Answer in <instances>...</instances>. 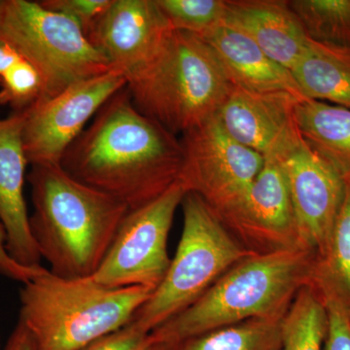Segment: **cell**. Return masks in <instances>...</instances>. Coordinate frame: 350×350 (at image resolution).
Masks as SVG:
<instances>
[{
	"label": "cell",
	"mask_w": 350,
	"mask_h": 350,
	"mask_svg": "<svg viewBox=\"0 0 350 350\" xmlns=\"http://www.w3.org/2000/svg\"><path fill=\"white\" fill-rule=\"evenodd\" d=\"M182 163L180 138L138 111L126 86L96 112L59 165L133 211L178 182Z\"/></svg>",
	"instance_id": "6da1fadb"
},
{
	"label": "cell",
	"mask_w": 350,
	"mask_h": 350,
	"mask_svg": "<svg viewBox=\"0 0 350 350\" xmlns=\"http://www.w3.org/2000/svg\"><path fill=\"white\" fill-rule=\"evenodd\" d=\"M33 213L29 227L53 275L87 278L107 254L130 209L123 202L76 180L59 165H33Z\"/></svg>",
	"instance_id": "7a4b0ae2"
},
{
	"label": "cell",
	"mask_w": 350,
	"mask_h": 350,
	"mask_svg": "<svg viewBox=\"0 0 350 350\" xmlns=\"http://www.w3.org/2000/svg\"><path fill=\"white\" fill-rule=\"evenodd\" d=\"M315 255L296 248L244 258L183 312L151 332L155 344L181 345L255 319H282L308 285Z\"/></svg>",
	"instance_id": "3957f363"
},
{
	"label": "cell",
	"mask_w": 350,
	"mask_h": 350,
	"mask_svg": "<svg viewBox=\"0 0 350 350\" xmlns=\"http://www.w3.org/2000/svg\"><path fill=\"white\" fill-rule=\"evenodd\" d=\"M153 290L107 288L93 278H64L46 269L23 284L19 320L38 350H81L130 323Z\"/></svg>",
	"instance_id": "277c9868"
},
{
	"label": "cell",
	"mask_w": 350,
	"mask_h": 350,
	"mask_svg": "<svg viewBox=\"0 0 350 350\" xmlns=\"http://www.w3.org/2000/svg\"><path fill=\"white\" fill-rule=\"evenodd\" d=\"M232 88L211 48L199 36L174 29L126 84L138 111L175 135L215 116Z\"/></svg>",
	"instance_id": "5b68a950"
},
{
	"label": "cell",
	"mask_w": 350,
	"mask_h": 350,
	"mask_svg": "<svg viewBox=\"0 0 350 350\" xmlns=\"http://www.w3.org/2000/svg\"><path fill=\"white\" fill-rule=\"evenodd\" d=\"M180 206L183 229L174 259L162 282L131 320L149 333L194 304L237 262L256 254L200 196L187 192Z\"/></svg>",
	"instance_id": "8992f818"
},
{
	"label": "cell",
	"mask_w": 350,
	"mask_h": 350,
	"mask_svg": "<svg viewBox=\"0 0 350 350\" xmlns=\"http://www.w3.org/2000/svg\"><path fill=\"white\" fill-rule=\"evenodd\" d=\"M0 40L40 73L43 91L38 103L111 71L77 23L39 2L0 0Z\"/></svg>",
	"instance_id": "52a82bcc"
},
{
	"label": "cell",
	"mask_w": 350,
	"mask_h": 350,
	"mask_svg": "<svg viewBox=\"0 0 350 350\" xmlns=\"http://www.w3.org/2000/svg\"><path fill=\"white\" fill-rule=\"evenodd\" d=\"M188 191L180 181L144 206L129 211L92 278L107 288L142 286L155 290L170 259L167 239L174 214Z\"/></svg>",
	"instance_id": "ba28073f"
},
{
	"label": "cell",
	"mask_w": 350,
	"mask_h": 350,
	"mask_svg": "<svg viewBox=\"0 0 350 350\" xmlns=\"http://www.w3.org/2000/svg\"><path fill=\"white\" fill-rule=\"evenodd\" d=\"M180 142L179 181L217 214L247 191L264 165V156L232 139L216 115L183 133Z\"/></svg>",
	"instance_id": "9c48e42d"
},
{
	"label": "cell",
	"mask_w": 350,
	"mask_h": 350,
	"mask_svg": "<svg viewBox=\"0 0 350 350\" xmlns=\"http://www.w3.org/2000/svg\"><path fill=\"white\" fill-rule=\"evenodd\" d=\"M126 84L125 76L111 70L22 112L23 145L29 165H59L89 120Z\"/></svg>",
	"instance_id": "30bf717a"
},
{
	"label": "cell",
	"mask_w": 350,
	"mask_h": 350,
	"mask_svg": "<svg viewBox=\"0 0 350 350\" xmlns=\"http://www.w3.org/2000/svg\"><path fill=\"white\" fill-rule=\"evenodd\" d=\"M275 155L286 176L301 247L317 256L331 238L345 179L306 145L299 131Z\"/></svg>",
	"instance_id": "8fae6325"
},
{
	"label": "cell",
	"mask_w": 350,
	"mask_h": 350,
	"mask_svg": "<svg viewBox=\"0 0 350 350\" xmlns=\"http://www.w3.org/2000/svg\"><path fill=\"white\" fill-rule=\"evenodd\" d=\"M264 158L261 172L247 191L232 206L215 213L256 254L301 248L282 163L275 154Z\"/></svg>",
	"instance_id": "7c38bea8"
},
{
	"label": "cell",
	"mask_w": 350,
	"mask_h": 350,
	"mask_svg": "<svg viewBox=\"0 0 350 350\" xmlns=\"http://www.w3.org/2000/svg\"><path fill=\"white\" fill-rule=\"evenodd\" d=\"M170 31L156 0H112L86 36L128 81L155 57Z\"/></svg>",
	"instance_id": "4fadbf2b"
},
{
	"label": "cell",
	"mask_w": 350,
	"mask_h": 350,
	"mask_svg": "<svg viewBox=\"0 0 350 350\" xmlns=\"http://www.w3.org/2000/svg\"><path fill=\"white\" fill-rule=\"evenodd\" d=\"M300 100L291 94L232 86L216 117L232 139L266 157L280 153L298 133L295 108Z\"/></svg>",
	"instance_id": "5bb4252c"
},
{
	"label": "cell",
	"mask_w": 350,
	"mask_h": 350,
	"mask_svg": "<svg viewBox=\"0 0 350 350\" xmlns=\"http://www.w3.org/2000/svg\"><path fill=\"white\" fill-rule=\"evenodd\" d=\"M22 126V112L0 119V223L5 230L9 255L22 266L39 268L42 258L32 238L24 195L29 162Z\"/></svg>",
	"instance_id": "9a60e30c"
},
{
	"label": "cell",
	"mask_w": 350,
	"mask_h": 350,
	"mask_svg": "<svg viewBox=\"0 0 350 350\" xmlns=\"http://www.w3.org/2000/svg\"><path fill=\"white\" fill-rule=\"evenodd\" d=\"M223 25L243 32L290 71L310 42L300 20L284 0H226Z\"/></svg>",
	"instance_id": "2e32d148"
},
{
	"label": "cell",
	"mask_w": 350,
	"mask_h": 350,
	"mask_svg": "<svg viewBox=\"0 0 350 350\" xmlns=\"http://www.w3.org/2000/svg\"><path fill=\"white\" fill-rule=\"evenodd\" d=\"M199 38L213 51L232 86L306 100L291 71L275 63L243 32L222 24Z\"/></svg>",
	"instance_id": "e0dca14e"
},
{
	"label": "cell",
	"mask_w": 350,
	"mask_h": 350,
	"mask_svg": "<svg viewBox=\"0 0 350 350\" xmlns=\"http://www.w3.org/2000/svg\"><path fill=\"white\" fill-rule=\"evenodd\" d=\"M295 122L304 142L345 179L350 176V109L314 100H300Z\"/></svg>",
	"instance_id": "ac0fdd59"
},
{
	"label": "cell",
	"mask_w": 350,
	"mask_h": 350,
	"mask_svg": "<svg viewBox=\"0 0 350 350\" xmlns=\"http://www.w3.org/2000/svg\"><path fill=\"white\" fill-rule=\"evenodd\" d=\"M291 72L306 98L350 109V50L310 39Z\"/></svg>",
	"instance_id": "d6986e66"
},
{
	"label": "cell",
	"mask_w": 350,
	"mask_h": 350,
	"mask_svg": "<svg viewBox=\"0 0 350 350\" xmlns=\"http://www.w3.org/2000/svg\"><path fill=\"white\" fill-rule=\"evenodd\" d=\"M308 285L322 301L338 304L350 317V176L331 238L315 256Z\"/></svg>",
	"instance_id": "ffe728a7"
},
{
	"label": "cell",
	"mask_w": 350,
	"mask_h": 350,
	"mask_svg": "<svg viewBox=\"0 0 350 350\" xmlns=\"http://www.w3.org/2000/svg\"><path fill=\"white\" fill-rule=\"evenodd\" d=\"M327 326L325 304L312 287L306 285L282 319L280 350H323Z\"/></svg>",
	"instance_id": "44dd1931"
},
{
	"label": "cell",
	"mask_w": 350,
	"mask_h": 350,
	"mask_svg": "<svg viewBox=\"0 0 350 350\" xmlns=\"http://www.w3.org/2000/svg\"><path fill=\"white\" fill-rule=\"evenodd\" d=\"M282 321L246 320L186 340L178 350H280Z\"/></svg>",
	"instance_id": "7402d4cb"
},
{
	"label": "cell",
	"mask_w": 350,
	"mask_h": 350,
	"mask_svg": "<svg viewBox=\"0 0 350 350\" xmlns=\"http://www.w3.org/2000/svg\"><path fill=\"white\" fill-rule=\"evenodd\" d=\"M288 4L308 38L350 50V0H291Z\"/></svg>",
	"instance_id": "603a6c76"
},
{
	"label": "cell",
	"mask_w": 350,
	"mask_h": 350,
	"mask_svg": "<svg viewBox=\"0 0 350 350\" xmlns=\"http://www.w3.org/2000/svg\"><path fill=\"white\" fill-rule=\"evenodd\" d=\"M170 29L202 36L223 24L225 0H156Z\"/></svg>",
	"instance_id": "cb8c5ba5"
},
{
	"label": "cell",
	"mask_w": 350,
	"mask_h": 350,
	"mask_svg": "<svg viewBox=\"0 0 350 350\" xmlns=\"http://www.w3.org/2000/svg\"><path fill=\"white\" fill-rule=\"evenodd\" d=\"M0 105H8L14 112H24L42 96L43 81L40 73L31 64L21 57L2 77Z\"/></svg>",
	"instance_id": "d4e9b609"
},
{
	"label": "cell",
	"mask_w": 350,
	"mask_h": 350,
	"mask_svg": "<svg viewBox=\"0 0 350 350\" xmlns=\"http://www.w3.org/2000/svg\"><path fill=\"white\" fill-rule=\"evenodd\" d=\"M47 10L70 18L86 32L94 21L105 12L112 0H43L38 1Z\"/></svg>",
	"instance_id": "484cf974"
},
{
	"label": "cell",
	"mask_w": 350,
	"mask_h": 350,
	"mask_svg": "<svg viewBox=\"0 0 350 350\" xmlns=\"http://www.w3.org/2000/svg\"><path fill=\"white\" fill-rule=\"evenodd\" d=\"M155 345L151 333L144 330L135 322L122 327L94 340L81 350H149Z\"/></svg>",
	"instance_id": "4316f807"
},
{
	"label": "cell",
	"mask_w": 350,
	"mask_h": 350,
	"mask_svg": "<svg viewBox=\"0 0 350 350\" xmlns=\"http://www.w3.org/2000/svg\"><path fill=\"white\" fill-rule=\"evenodd\" d=\"M328 326L323 350H350V317L334 301H324Z\"/></svg>",
	"instance_id": "83f0119b"
},
{
	"label": "cell",
	"mask_w": 350,
	"mask_h": 350,
	"mask_svg": "<svg viewBox=\"0 0 350 350\" xmlns=\"http://www.w3.org/2000/svg\"><path fill=\"white\" fill-rule=\"evenodd\" d=\"M45 269L43 267L27 268V267L18 264L9 255L6 248L5 230L0 223V275L24 284V283L36 278V275H40Z\"/></svg>",
	"instance_id": "f1b7e54d"
},
{
	"label": "cell",
	"mask_w": 350,
	"mask_h": 350,
	"mask_svg": "<svg viewBox=\"0 0 350 350\" xmlns=\"http://www.w3.org/2000/svg\"><path fill=\"white\" fill-rule=\"evenodd\" d=\"M1 350H38L31 334L27 327L18 320L17 325L7 340V344Z\"/></svg>",
	"instance_id": "f546056e"
},
{
	"label": "cell",
	"mask_w": 350,
	"mask_h": 350,
	"mask_svg": "<svg viewBox=\"0 0 350 350\" xmlns=\"http://www.w3.org/2000/svg\"><path fill=\"white\" fill-rule=\"evenodd\" d=\"M20 59V55L9 44L0 40V78Z\"/></svg>",
	"instance_id": "4dcf8cb0"
},
{
	"label": "cell",
	"mask_w": 350,
	"mask_h": 350,
	"mask_svg": "<svg viewBox=\"0 0 350 350\" xmlns=\"http://www.w3.org/2000/svg\"><path fill=\"white\" fill-rule=\"evenodd\" d=\"M180 345L155 344L149 350H178Z\"/></svg>",
	"instance_id": "1f68e13d"
},
{
	"label": "cell",
	"mask_w": 350,
	"mask_h": 350,
	"mask_svg": "<svg viewBox=\"0 0 350 350\" xmlns=\"http://www.w3.org/2000/svg\"><path fill=\"white\" fill-rule=\"evenodd\" d=\"M0 350H1V349H0Z\"/></svg>",
	"instance_id": "d6a6232c"
}]
</instances>
